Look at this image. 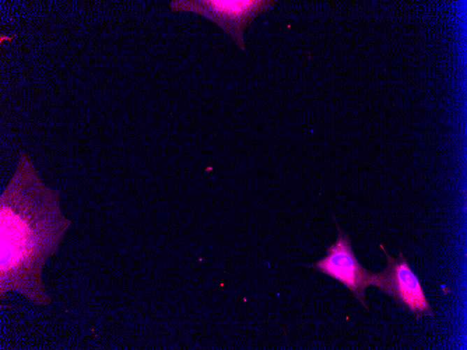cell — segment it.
<instances>
[{
  "mask_svg": "<svg viewBox=\"0 0 467 350\" xmlns=\"http://www.w3.org/2000/svg\"><path fill=\"white\" fill-rule=\"evenodd\" d=\"M57 195L44 185L29 156L21 152L1 198L2 259L17 263L56 242L66 226L57 212Z\"/></svg>",
  "mask_w": 467,
  "mask_h": 350,
  "instance_id": "1",
  "label": "cell"
},
{
  "mask_svg": "<svg viewBox=\"0 0 467 350\" xmlns=\"http://www.w3.org/2000/svg\"><path fill=\"white\" fill-rule=\"evenodd\" d=\"M275 3L264 0H176L170 3V7L174 11L194 12L211 20L244 50V30L254 17Z\"/></svg>",
  "mask_w": 467,
  "mask_h": 350,
  "instance_id": "2",
  "label": "cell"
},
{
  "mask_svg": "<svg viewBox=\"0 0 467 350\" xmlns=\"http://www.w3.org/2000/svg\"><path fill=\"white\" fill-rule=\"evenodd\" d=\"M380 247L386 256L387 266L375 273L373 285L392 298L401 309L412 314L416 320L423 316L433 318L434 312L420 282L403 252L400 251L397 258H394L382 245Z\"/></svg>",
  "mask_w": 467,
  "mask_h": 350,
  "instance_id": "3",
  "label": "cell"
},
{
  "mask_svg": "<svg viewBox=\"0 0 467 350\" xmlns=\"http://www.w3.org/2000/svg\"><path fill=\"white\" fill-rule=\"evenodd\" d=\"M333 219L338 231L336 242L326 249L325 256L308 267L339 281L365 309H368L365 301V290L373 285L375 273L359 263L352 250L348 233H343L334 216Z\"/></svg>",
  "mask_w": 467,
  "mask_h": 350,
  "instance_id": "4",
  "label": "cell"
},
{
  "mask_svg": "<svg viewBox=\"0 0 467 350\" xmlns=\"http://www.w3.org/2000/svg\"><path fill=\"white\" fill-rule=\"evenodd\" d=\"M15 36H16V34L13 35V36H11V37H8V36H6V35H3V34H1V38H0V43H2V42L3 41V40H4V41H5V40H7V41H10Z\"/></svg>",
  "mask_w": 467,
  "mask_h": 350,
  "instance_id": "5",
  "label": "cell"
}]
</instances>
